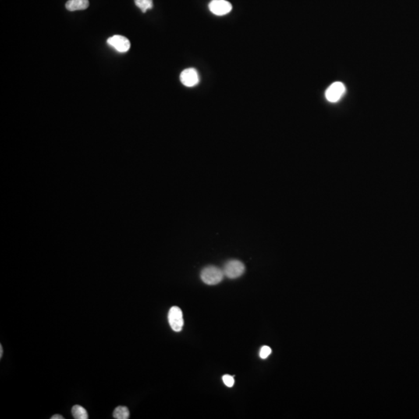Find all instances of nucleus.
Instances as JSON below:
<instances>
[{
  "instance_id": "4",
  "label": "nucleus",
  "mask_w": 419,
  "mask_h": 419,
  "mask_svg": "<svg viewBox=\"0 0 419 419\" xmlns=\"http://www.w3.org/2000/svg\"><path fill=\"white\" fill-rule=\"evenodd\" d=\"M346 93V86L341 82L332 83L325 92V98L330 103H337Z\"/></svg>"
},
{
  "instance_id": "12",
  "label": "nucleus",
  "mask_w": 419,
  "mask_h": 419,
  "mask_svg": "<svg viewBox=\"0 0 419 419\" xmlns=\"http://www.w3.org/2000/svg\"><path fill=\"white\" fill-rule=\"evenodd\" d=\"M271 353H272V349H271V348L267 346H263V347L261 348V349H260V358L263 359V360H265V359H267V358L271 354Z\"/></svg>"
},
{
  "instance_id": "15",
  "label": "nucleus",
  "mask_w": 419,
  "mask_h": 419,
  "mask_svg": "<svg viewBox=\"0 0 419 419\" xmlns=\"http://www.w3.org/2000/svg\"><path fill=\"white\" fill-rule=\"evenodd\" d=\"M2 355H3V348L2 345H0V358L2 357Z\"/></svg>"
},
{
  "instance_id": "13",
  "label": "nucleus",
  "mask_w": 419,
  "mask_h": 419,
  "mask_svg": "<svg viewBox=\"0 0 419 419\" xmlns=\"http://www.w3.org/2000/svg\"><path fill=\"white\" fill-rule=\"evenodd\" d=\"M222 380L224 384L227 387H228V388H232L234 386V384H235V379H234V377H232V376L228 375V374L223 376Z\"/></svg>"
},
{
  "instance_id": "6",
  "label": "nucleus",
  "mask_w": 419,
  "mask_h": 419,
  "mask_svg": "<svg viewBox=\"0 0 419 419\" xmlns=\"http://www.w3.org/2000/svg\"><path fill=\"white\" fill-rule=\"evenodd\" d=\"M108 44L119 52L125 53L129 51L131 48L130 40L127 37L121 35H114L107 40Z\"/></svg>"
},
{
  "instance_id": "7",
  "label": "nucleus",
  "mask_w": 419,
  "mask_h": 419,
  "mask_svg": "<svg viewBox=\"0 0 419 419\" xmlns=\"http://www.w3.org/2000/svg\"><path fill=\"white\" fill-rule=\"evenodd\" d=\"M180 81L186 87H193L200 82L198 72L194 69H187L180 74Z\"/></svg>"
},
{
  "instance_id": "11",
  "label": "nucleus",
  "mask_w": 419,
  "mask_h": 419,
  "mask_svg": "<svg viewBox=\"0 0 419 419\" xmlns=\"http://www.w3.org/2000/svg\"><path fill=\"white\" fill-rule=\"evenodd\" d=\"M135 3L144 13L153 8V0H135Z\"/></svg>"
},
{
  "instance_id": "5",
  "label": "nucleus",
  "mask_w": 419,
  "mask_h": 419,
  "mask_svg": "<svg viewBox=\"0 0 419 419\" xmlns=\"http://www.w3.org/2000/svg\"><path fill=\"white\" fill-rule=\"evenodd\" d=\"M209 9L214 15L224 16L232 11V5L226 0H212L209 3Z\"/></svg>"
},
{
  "instance_id": "3",
  "label": "nucleus",
  "mask_w": 419,
  "mask_h": 419,
  "mask_svg": "<svg viewBox=\"0 0 419 419\" xmlns=\"http://www.w3.org/2000/svg\"><path fill=\"white\" fill-rule=\"evenodd\" d=\"M168 320L169 325L174 332H179L182 329L184 321L182 310L179 307L174 306L168 311Z\"/></svg>"
},
{
  "instance_id": "2",
  "label": "nucleus",
  "mask_w": 419,
  "mask_h": 419,
  "mask_svg": "<svg viewBox=\"0 0 419 419\" xmlns=\"http://www.w3.org/2000/svg\"><path fill=\"white\" fill-rule=\"evenodd\" d=\"M245 265L239 260H232L227 262L223 269L225 277L229 279H236L244 274Z\"/></svg>"
},
{
  "instance_id": "14",
  "label": "nucleus",
  "mask_w": 419,
  "mask_h": 419,
  "mask_svg": "<svg viewBox=\"0 0 419 419\" xmlns=\"http://www.w3.org/2000/svg\"><path fill=\"white\" fill-rule=\"evenodd\" d=\"M51 419H64L63 416H60V415H55L51 418Z\"/></svg>"
},
{
  "instance_id": "1",
  "label": "nucleus",
  "mask_w": 419,
  "mask_h": 419,
  "mask_svg": "<svg viewBox=\"0 0 419 419\" xmlns=\"http://www.w3.org/2000/svg\"><path fill=\"white\" fill-rule=\"evenodd\" d=\"M223 270L214 266H209L202 270L200 278L207 285H217L224 279Z\"/></svg>"
},
{
  "instance_id": "10",
  "label": "nucleus",
  "mask_w": 419,
  "mask_h": 419,
  "mask_svg": "<svg viewBox=\"0 0 419 419\" xmlns=\"http://www.w3.org/2000/svg\"><path fill=\"white\" fill-rule=\"evenodd\" d=\"M113 417L116 419H128L130 417V412L128 408L119 406L114 411Z\"/></svg>"
},
{
  "instance_id": "8",
  "label": "nucleus",
  "mask_w": 419,
  "mask_h": 419,
  "mask_svg": "<svg viewBox=\"0 0 419 419\" xmlns=\"http://www.w3.org/2000/svg\"><path fill=\"white\" fill-rule=\"evenodd\" d=\"M90 5L89 0H69L65 7L69 11L84 10Z\"/></svg>"
},
{
  "instance_id": "9",
  "label": "nucleus",
  "mask_w": 419,
  "mask_h": 419,
  "mask_svg": "<svg viewBox=\"0 0 419 419\" xmlns=\"http://www.w3.org/2000/svg\"><path fill=\"white\" fill-rule=\"evenodd\" d=\"M72 414L74 419H89L87 412L84 408L80 405H75L72 409Z\"/></svg>"
}]
</instances>
